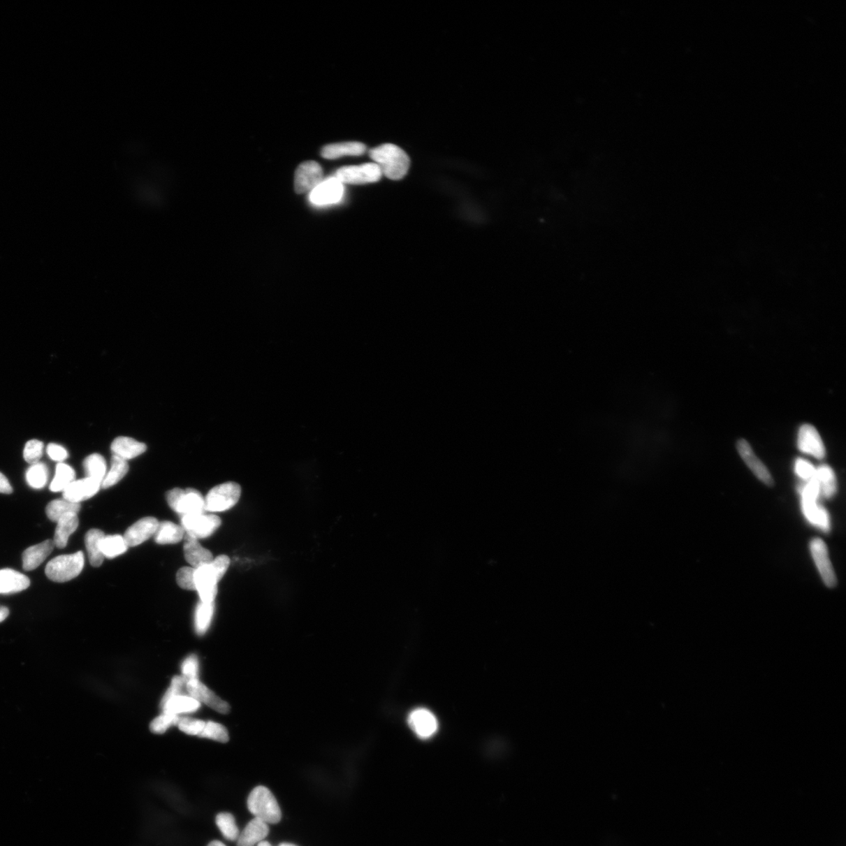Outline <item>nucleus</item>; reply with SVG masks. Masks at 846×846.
I'll return each mask as SVG.
<instances>
[{
	"label": "nucleus",
	"instance_id": "obj_4",
	"mask_svg": "<svg viewBox=\"0 0 846 846\" xmlns=\"http://www.w3.org/2000/svg\"><path fill=\"white\" fill-rule=\"evenodd\" d=\"M84 555L80 551L51 560L46 567L47 576L55 583H66L79 576L84 567Z\"/></svg>",
	"mask_w": 846,
	"mask_h": 846
},
{
	"label": "nucleus",
	"instance_id": "obj_11",
	"mask_svg": "<svg viewBox=\"0 0 846 846\" xmlns=\"http://www.w3.org/2000/svg\"><path fill=\"white\" fill-rule=\"evenodd\" d=\"M344 184L335 177H329L309 193V200L314 205H326L337 203L343 197Z\"/></svg>",
	"mask_w": 846,
	"mask_h": 846
},
{
	"label": "nucleus",
	"instance_id": "obj_30",
	"mask_svg": "<svg viewBox=\"0 0 846 846\" xmlns=\"http://www.w3.org/2000/svg\"><path fill=\"white\" fill-rule=\"evenodd\" d=\"M128 471L129 465L127 461L113 455L111 460V468H110L104 481L101 483V488L107 489L115 486L116 483H118L126 475Z\"/></svg>",
	"mask_w": 846,
	"mask_h": 846
},
{
	"label": "nucleus",
	"instance_id": "obj_3",
	"mask_svg": "<svg viewBox=\"0 0 846 846\" xmlns=\"http://www.w3.org/2000/svg\"><path fill=\"white\" fill-rule=\"evenodd\" d=\"M248 809L256 818L267 824L279 823L282 812L279 803L268 787L259 786L251 791L248 798Z\"/></svg>",
	"mask_w": 846,
	"mask_h": 846
},
{
	"label": "nucleus",
	"instance_id": "obj_16",
	"mask_svg": "<svg viewBox=\"0 0 846 846\" xmlns=\"http://www.w3.org/2000/svg\"><path fill=\"white\" fill-rule=\"evenodd\" d=\"M737 448L742 460L745 461L755 476L767 486H773L774 481L771 474L765 465L755 455L750 444L744 439H741L737 444Z\"/></svg>",
	"mask_w": 846,
	"mask_h": 846
},
{
	"label": "nucleus",
	"instance_id": "obj_42",
	"mask_svg": "<svg viewBox=\"0 0 846 846\" xmlns=\"http://www.w3.org/2000/svg\"><path fill=\"white\" fill-rule=\"evenodd\" d=\"M205 725V722L203 720L184 717V718H180L177 726L180 731L186 734L198 736L203 731Z\"/></svg>",
	"mask_w": 846,
	"mask_h": 846
},
{
	"label": "nucleus",
	"instance_id": "obj_10",
	"mask_svg": "<svg viewBox=\"0 0 846 846\" xmlns=\"http://www.w3.org/2000/svg\"><path fill=\"white\" fill-rule=\"evenodd\" d=\"M810 551L824 584L829 588L836 587V574L831 563L828 548L824 541L819 539H812L810 542Z\"/></svg>",
	"mask_w": 846,
	"mask_h": 846
},
{
	"label": "nucleus",
	"instance_id": "obj_50",
	"mask_svg": "<svg viewBox=\"0 0 846 846\" xmlns=\"http://www.w3.org/2000/svg\"><path fill=\"white\" fill-rule=\"evenodd\" d=\"M257 846H272V845H271L268 842L262 841L259 844H258Z\"/></svg>",
	"mask_w": 846,
	"mask_h": 846
},
{
	"label": "nucleus",
	"instance_id": "obj_49",
	"mask_svg": "<svg viewBox=\"0 0 846 846\" xmlns=\"http://www.w3.org/2000/svg\"><path fill=\"white\" fill-rule=\"evenodd\" d=\"M208 846H226V845L223 843L219 842V841H212L208 845Z\"/></svg>",
	"mask_w": 846,
	"mask_h": 846
},
{
	"label": "nucleus",
	"instance_id": "obj_18",
	"mask_svg": "<svg viewBox=\"0 0 846 846\" xmlns=\"http://www.w3.org/2000/svg\"><path fill=\"white\" fill-rule=\"evenodd\" d=\"M184 557L193 568L210 564L213 560L212 553L199 544L198 539L186 534L184 544Z\"/></svg>",
	"mask_w": 846,
	"mask_h": 846
},
{
	"label": "nucleus",
	"instance_id": "obj_44",
	"mask_svg": "<svg viewBox=\"0 0 846 846\" xmlns=\"http://www.w3.org/2000/svg\"><path fill=\"white\" fill-rule=\"evenodd\" d=\"M794 471L796 474L805 482L815 479L816 477V468L807 460L803 458H798L794 464Z\"/></svg>",
	"mask_w": 846,
	"mask_h": 846
},
{
	"label": "nucleus",
	"instance_id": "obj_33",
	"mask_svg": "<svg viewBox=\"0 0 846 846\" xmlns=\"http://www.w3.org/2000/svg\"><path fill=\"white\" fill-rule=\"evenodd\" d=\"M75 477L74 469L68 465L60 462L56 467L55 476L50 483L51 492H64L75 481Z\"/></svg>",
	"mask_w": 846,
	"mask_h": 846
},
{
	"label": "nucleus",
	"instance_id": "obj_19",
	"mask_svg": "<svg viewBox=\"0 0 846 846\" xmlns=\"http://www.w3.org/2000/svg\"><path fill=\"white\" fill-rule=\"evenodd\" d=\"M54 547V540L48 539L28 548L22 555L23 569L27 571L36 569L52 553Z\"/></svg>",
	"mask_w": 846,
	"mask_h": 846
},
{
	"label": "nucleus",
	"instance_id": "obj_15",
	"mask_svg": "<svg viewBox=\"0 0 846 846\" xmlns=\"http://www.w3.org/2000/svg\"><path fill=\"white\" fill-rule=\"evenodd\" d=\"M159 524L158 520L152 516H147V518L136 522L126 530L124 536L127 546H138L149 539L156 534Z\"/></svg>",
	"mask_w": 846,
	"mask_h": 846
},
{
	"label": "nucleus",
	"instance_id": "obj_25",
	"mask_svg": "<svg viewBox=\"0 0 846 846\" xmlns=\"http://www.w3.org/2000/svg\"><path fill=\"white\" fill-rule=\"evenodd\" d=\"M78 515L75 513H67L61 516L57 522V527L54 542L58 548H66L69 537L79 527Z\"/></svg>",
	"mask_w": 846,
	"mask_h": 846
},
{
	"label": "nucleus",
	"instance_id": "obj_29",
	"mask_svg": "<svg viewBox=\"0 0 846 846\" xmlns=\"http://www.w3.org/2000/svg\"><path fill=\"white\" fill-rule=\"evenodd\" d=\"M816 479L819 483L820 495L831 499L837 492V481L834 471L828 465H822L816 468Z\"/></svg>",
	"mask_w": 846,
	"mask_h": 846
},
{
	"label": "nucleus",
	"instance_id": "obj_34",
	"mask_svg": "<svg viewBox=\"0 0 846 846\" xmlns=\"http://www.w3.org/2000/svg\"><path fill=\"white\" fill-rule=\"evenodd\" d=\"M101 548L105 558L113 559L125 553L128 546L122 536L115 534L105 536L101 541Z\"/></svg>",
	"mask_w": 846,
	"mask_h": 846
},
{
	"label": "nucleus",
	"instance_id": "obj_17",
	"mask_svg": "<svg viewBox=\"0 0 846 846\" xmlns=\"http://www.w3.org/2000/svg\"><path fill=\"white\" fill-rule=\"evenodd\" d=\"M101 488V483L92 479V478L86 477L84 479L74 481L64 490L63 499L74 503H80L92 498L99 492Z\"/></svg>",
	"mask_w": 846,
	"mask_h": 846
},
{
	"label": "nucleus",
	"instance_id": "obj_23",
	"mask_svg": "<svg viewBox=\"0 0 846 846\" xmlns=\"http://www.w3.org/2000/svg\"><path fill=\"white\" fill-rule=\"evenodd\" d=\"M29 585L30 580L24 574L8 568L0 570V594L20 592Z\"/></svg>",
	"mask_w": 846,
	"mask_h": 846
},
{
	"label": "nucleus",
	"instance_id": "obj_41",
	"mask_svg": "<svg viewBox=\"0 0 846 846\" xmlns=\"http://www.w3.org/2000/svg\"><path fill=\"white\" fill-rule=\"evenodd\" d=\"M43 443L38 440L27 442L24 450V460L31 465L38 462L43 456Z\"/></svg>",
	"mask_w": 846,
	"mask_h": 846
},
{
	"label": "nucleus",
	"instance_id": "obj_27",
	"mask_svg": "<svg viewBox=\"0 0 846 846\" xmlns=\"http://www.w3.org/2000/svg\"><path fill=\"white\" fill-rule=\"evenodd\" d=\"M105 536V533L99 529L89 530L85 536L89 563L94 567H101L104 562L105 557L101 552V544Z\"/></svg>",
	"mask_w": 846,
	"mask_h": 846
},
{
	"label": "nucleus",
	"instance_id": "obj_6",
	"mask_svg": "<svg viewBox=\"0 0 846 846\" xmlns=\"http://www.w3.org/2000/svg\"><path fill=\"white\" fill-rule=\"evenodd\" d=\"M241 486L235 482L219 484L210 490L205 499V511L224 512L234 507L240 499Z\"/></svg>",
	"mask_w": 846,
	"mask_h": 846
},
{
	"label": "nucleus",
	"instance_id": "obj_1",
	"mask_svg": "<svg viewBox=\"0 0 846 846\" xmlns=\"http://www.w3.org/2000/svg\"><path fill=\"white\" fill-rule=\"evenodd\" d=\"M370 156L382 172L383 175L392 180L403 179L408 173L410 159L400 147L384 144L372 148Z\"/></svg>",
	"mask_w": 846,
	"mask_h": 846
},
{
	"label": "nucleus",
	"instance_id": "obj_8",
	"mask_svg": "<svg viewBox=\"0 0 846 846\" xmlns=\"http://www.w3.org/2000/svg\"><path fill=\"white\" fill-rule=\"evenodd\" d=\"M182 525L186 534L196 539L210 537L221 525L216 515L192 514L182 516Z\"/></svg>",
	"mask_w": 846,
	"mask_h": 846
},
{
	"label": "nucleus",
	"instance_id": "obj_13",
	"mask_svg": "<svg viewBox=\"0 0 846 846\" xmlns=\"http://www.w3.org/2000/svg\"><path fill=\"white\" fill-rule=\"evenodd\" d=\"M798 448L807 455L822 460L826 450L822 437L815 426L804 424L801 426L798 435Z\"/></svg>",
	"mask_w": 846,
	"mask_h": 846
},
{
	"label": "nucleus",
	"instance_id": "obj_28",
	"mask_svg": "<svg viewBox=\"0 0 846 846\" xmlns=\"http://www.w3.org/2000/svg\"><path fill=\"white\" fill-rule=\"evenodd\" d=\"M184 530L170 521H163L159 524L157 531L154 534V541L159 545L176 544L183 539Z\"/></svg>",
	"mask_w": 846,
	"mask_h": 846
},
{
	"label": "nucleus",
	"instance_id": "obj_35",
	"mask_svg": "<svg viewBox=\"0 0 846 846\" xmlns=\"http://www.w3.org/2000/svg\"><path fill=\"white\" fill-rule=\"evenodd\" d=\"M215 604L200 602L196 611V631L198 636H203L210 628L214 613Z\"/></svg>",
	"mask_w": 846,
	"mask_h": 846
},
{
	"label": "nucleus",
	"instance_id": "obj_2",
	"mask_svg": "<svg viewBox=\"0 0 846 846\" xmlns=\"http://www.w3.org/2000/svg\"><path fill=\"white\" fill-rule=\"evenodd\" d=\"M230 565L228 555H219L210 564L197 568L195 574L196 591L203 603H213L217 595V583Z\"/></svg>",
	"mask_w": 846,
	"mask_h": 846
},
{
	"label": "nucleus",
	"instance_id": "obj_39",
	"mask_svg": "<svg viewBox=\"0 0 846 846\" xmlns=\"http://www.w3.org/2000/svg\"><path fill=\"white\" fill-rule=\"evenodd\" d=\"M179 721L178 715L163 713L152 722L150 729L154 734H163L172 726L178 725Z\"/></svg>",
	"mask_w": 846,
	"mask_h": 846
},
{
	"label": "nucleus",
	"instance_id": "obj_45",
	"mask_svg": "<svg viewBox=\"0 0 846 846\" xmlns=\"http://www.w3.org/2000/svg\"><path fill=\"white\" fill-rule=\"evenodd\" d=\"M187 681L185 678L182 676H174L173 678L171 685L164 694L163 699L161 701V706L169 701L172 697L178 695H182L183 688L186 685Z\"/></svg>",
	"mask_w": 846,
	"mask_h": 846
},
{
	"label": "nucleus",
	"instance_id": "obj_21",
	"mask_svg": "<svg viewBox=\"0 0 846 846\" xmlns=\"http://www.w3.org/2000/svg\"><path fill=\"white\" fill-rule=\"evenodd\" d=\"M268 824L255 817L245 826L237 839V846H254L263 841L269 834Z\"/></svg>",
	"mask_w": 846,
	"mask_h": 846
},
{
	"label": "nucleus",
	"instance_id": "obj_51",
	"mask_svg": "<svg viewBox=\"0 0 846 846\" xmlns=\"http://www.w3.org/2000/svg\"><path fill=\"white\" fill-rule=\"evenodd\" d=\"M279 846H297V845H296L294 844H291V843H282Z\"/></svg>",
	"mask_w": 846,
	"mask_h": 846
},
{
	"label": "nucleus",
	"instance_id": "obj_43",
	"mask_svg": "<svg viewBox=\"0 0 846 846\" xmlns=\"http://www.w3.org/2000/svg\"><path fill=\"white\" fill-rule=\"evenodd\" d=\"M182 676L187 682L198 680L199 663L198 657L191 655L187 657L182 665Z\"/></svg>",
	"mask_w": 846,
	"mask_h": 846
},
{
	"label": "nucleus",
	"instance_id": "obj_7",
	"mask_svg": "<svg viewBox=\"0 0 846 846\" xmlns=\"http://www.w3.org/2000/svg\"><path fill=\"white\" fill-rule=\"evenodd\" d=\"M382 176L379 167L374 163L342 167L335 173V177L344 184L376 183Z\"/></svg>",
	"mask_w": 846,
	"mask_h": 846
},
{
	"label": "nucleus",
	"instance_id": "obj_14",
	"mask_svg": "<svg viewBox=\"0 0 846 846\" xmlns=\"http://www.w3.org/2000/svg\"><path fill=\"white\" fill-rule=\"evenodd\" d=\"M187 692L193 699L205 703L217 713L227 714L230 711L228 703L212 692L207 687L198 680H193L187 683Z\"/></svg>",
	"mask_w": 846,
	"mask_h": 846
},
{
	"label": "nucleus",
	"instance_id": "obj_48",
	"mask_svg": "<svg viewBox=\"0 0 846 846\" xmlns=\"http://www.w3.org/2000/svg\"><path fill=\"white\" fill-rule=\"evenodd\" d=\"M10 611L6 606H0V623L5 621L9 616Z\"/></svg>",
	"mask_w": 846,
	"mask_h": 846
},
{
	"label": "nucleus",
	"instance_id": "obj_37",
	"mask_svg": "<svg viewBox=\"0 0 846 846\" xmlns=\"http://www.w3.org/2000/svg\"><path fill=\"white\" fill-rule=\"evenodd\" d=\"M48 476V469L46 465L37 462L31 465L27 470V481L31 488L41 489L46 486Z\"/></svg>",
	"mask_w": 846,
	"mask_h": 846
},
{
	"label": "nucleus",
	"instance_id": "obj_31",
	"mask_svg": "<svg viewBox=\"0 0 846 846\" xmlns=\"http://www.w3.org/2000/svg\"><path fill=\"white\" fill-rule=\"evenodd\" d=\"M87 477L92 478L102 483L107 474V465L105 458L100 454H92L86 458L83 462Z\"/></svg>",
	"mask_w": 846,
	"mask_h": 846
},
{
	"label": "nucleus",
	"instance_id": "obj_36",
	"mask_svg": "<svg viewBox=\"0 0 846 846\" xmlns=\"http://www.w3.org/2000/svg\"><path fill=\"white\" fill-rule=\"evenodd\" d=\"M216 824L222 835L228 841H237L239 830L233 815L228 812H221L216 817Z\"/></svg>",
	"mask_w": 846,
	"mask_h": 846
},
{
	"label": "nucleus",
	"instance_id": "obj_9",
	"mask_svg": "<svg viewBox=\"0 0 846 846\" xmlns=\"http://www.w3.org/2000/svg\"><path fill=\"white\" fill-rule=\"evenodd\" d=\"M323 180L322 168L317 161H305L296 171L295 191L297 194L311 193Z\"/></svg>",
	"mask_w": 846,
	"mask_h": 846
},
{
	"label": "nucleus",
	"instance_id": "obj_38",
	"mask_svg": "<svg viewBox=\"0 0 846 846\" xmlns=\"http://www.w3.org/2000/svg\"><path fill=\"white\" fill-rule=\"evenodd\" d=\"M198 737L221 743H227L229 741L227 729L219 723L211 721L205 722L203 731L198 735Z\"/></svg>",
	"mask_w": 846,
	"mask_h": 846
},
{
	"label": "nucleus",
	"instance_id": "obj_20",
	"mask_svg": "<svg viewBox=\"0 0 846 846\" xmlns=\"http://www.w3.org/2000/svg\"><path fill=\"white\" fill-rule=\"evenodd\" d=\"M802 509L804 516L812 525L817 526L824 532H829L831 525L828 511L818 505L817 500L802 497Z\"/></svg>",
	"mask_w": 846,
	"mask_h": 846
},
{
	"label": "nucleus",
	"instance_id": "obj_46",
	"mask_svg": "<svg viewBox=\"0 0 846 846\" xmlns=\"http://www.w3.org/2000/svg\"><path fill=\"white\" fill-rule=\"evenodd\" d=\"M47 451L51 460L60 462L66 460L68 455L66 448L56 444H50Z\"/></svg>",
	"mask_w": 846,
	"mask_h": 846
},
{
	"label": "nucleus",
	"instance_id": "obj_47",
	"mask_svg": "<svg viewBox=\"0 0 846 846\" xmlns=\"http://www.w3.org/2000/svg\"><path fill=\"white\" fill-rule=\"evenodd\" d=\"M13 493V488L8 479L2 473H0V493L10 495Z\"/></svg>",
	"mask_w": 846,
	"mask_h": 846
},
{
	"label": "nucleus",
	"instance_id": "obj_26",
	"mask_svg": "<svg viewBox=\"0 0 846 846\" xmlns=\"http://www.w3.org/2000/svg\"><path fill=\"white\" fill-rule=\"evenodd\" d=\"M201 706L199 701L192 697L178 695L167 701L161 708L163 713L178 715L183 713H191L198 711Z\"/></svg>",
	"mask_w": 846,
	"mask_h": 846
},
{
	"label": "nucleus",
	"instance_id": "obj_40",
	"mask_svg": "<svg viewBox=\"0 0 846 846\" xmlns=\"http://www.w3.org/2000/svg\"><path fill=\"white\" fill-rule=\"evenodd\" d=\"M196 568L184 567L177 574V583L185 590H196L195 583Z\"/></svg>",
	"mask_w": 846,
	"mask_h": 846
},
{
	"label": "nucleus",
	"instance_id": "obj_24",
	"mask_svg": "<svg viewBox=\"0 0 846 846\" xmlns=\"http://www.w3.org/2000/svg\"><path fill=\"white\" fill-rule=\"evenodd\" d=\"M111 450L113 455L127 461L144 454L147 446L145 444L136 441L133 438L119 437L112 442Z\"/></svg>",
	"mask_w": 846,
	"mask_h": 846
},
{
	"label": "nucleus",
	"instance_id": "obj_12",
	"mask_svg": "<svg viewBox=\"0 0 846 846\" xmlns=\"http://www.w3.org/2000/svg\"><path fill=\"white\" fill-rule=\"evenodd\" d=\"M408 722L419 738L429 739L432 737L438 729V721L436 716L428 709L417 708L409 714Z\"/></svg>",
	"mask_w": 846,
	"mask_h": 846
},
{
	"label": "nucleus",
	"instance_id": "obj_5",
	"mask_svg": "<svg viewBox=\"0 0 846 846\" xmlns=\"http://www.w3.org/2000/svg\"><path fill=\"white\" fill-rule=\"evenodd\" d=\"M170 508L183 516L205 513V499L198 490L193 488H173L166 494Z\"/></svg>",
	"mask_w": 846,
	"mask_h": 846
},
{
	"label": "nucleus",
	"instance_id": "obj_22",
	"mask_svg": "<svg viewBox=\"0 0 846 846\" xmlns=\"http://www.w3.org/2000/svg\"><path fill=\"white\" fill-rule=\"evenodd\" d=\"M365 151V145L360 142L349 141L325 146L322 148L321 156L326 159H337L343 156H363Z\"/></svg>",
	"mask_w": 846,
	"mask_h": 846
},
{
	"label": "nucleus",
	"instance_id": "obj_32",
	"mask_svg": "<svg viewBox=\"0 0 846 846\" xmlns=\"http://www.w3.org/2000/svg\"><path fill=\"white\" fill-rule=\"evenodd\" d=\"M80 509V503H74L62 499L50 502L46 508V513L50 520L57 523L64 515L71 513H78Z\"/></svg>",
	"mask_w": 846,
	"mask_h": 846
}]
</instances>
